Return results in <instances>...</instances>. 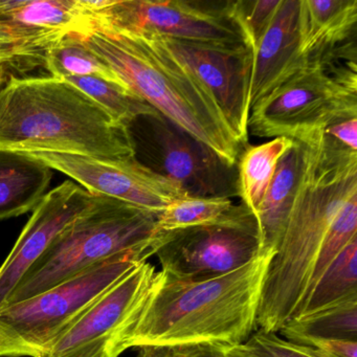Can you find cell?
<instances>
[{
	"instance_id": "6da1fadb",
	"label": "cell",
	"mask_w": 357,
	"mask_h": 357,
	"mask_svg": "<svg viewBox=\"0 0 357 357\" xmlns=\"http://www.w3.org/2000/svg\"><path fill=\"white\" fill-rule=\"evenodd\" d=\"M303 164L294 204L259 301L257 330L278 333L306 298L324 238L357 193V152L313 130L296 139Z\"/></svg>"
},
{
	"instance_id": "7a4b0ae2",
	"label": "cell",
	"mask_w": 357,
	"mask_h": 357,
	"mask_svg": "<svg viewBox=\"0 0 357 357\" xmlns=\"http://www.w3.org/2000/svg\"><path fill=\"white\" fill-rule=\"evenodd\" d=\"M275 252L206 281H181L156 273L139 308L114 344V357L142 346H238L257 331L263 282Z\"/></svg>"
},
{
	"instance_id": "3957f363",
	"label": "cell",
	"mask_w": 357,
	"mask_h": 357,
	"mask_svg": "<svg viewBox=\"0 0 357 357\" xmlns=\"http://www.w3.org/2000/svg\"><path fill=\"white\" fill-rule=\"evenodd\" d=\"M0 150L135 156L129 127L63 79L10 77L0 89Z\"/></svg>"
},
{
	"instance_id": "277c9868",
	"label": "cell",
	"mask_w": 357,
	"mask_h": 357,
	"mask_svg": "<svg viewBox=\"0 0 357 357\" xmlns=\"http://www.w3.org/2000/svg\"><path fill=\"white\" fill-rule=\"evenodd\" d=\"M79 37L127 89L227 164L237 166L243 148L218 104L156 35L93 28Z\"/></svg>"
},
{
	"instance_id": "5b68a950",
	"label": "cell",
	"mask_w": 357,
	"mask_h": 357,
	"mask_svg": "<svg viewBox=\"0 0 357 357\" xmlns=\"http://www.w3.org/2000/svg\"><path fill=\"white\" fill-rule=\"evenodd\" d=\"M158 215L116 198L93 195L89 206L26 271L5 305L34 298L127 252L152 256Z\"/></svg>"
},
{
	"instance_id": "8992f818",
	"label": "cell",
	"mask_w": 357,
	"mask_h": 357,
	"mask_svg": "<svg viewBox=\"0 0 357 357\" xmlns=\"http://www.w3.org/2000/svg\"><path fill=\"white\" fill-rule=\"evenodd\" d=\"M357 118L356 45L308 60L250 109L248 132L296 141L331 123Z\"/></svg>"
},
{
	"instance_id": "52a82bcc",
	"label": "cell",
	"mask_w": 357,
	"mask_h": 357,
	"mask_svg": "<svg viewBox=\"0 0 357 357\" xmlns=\"http://www.w3.org/2000/svg\"><path fill=\"white\" fill-rule=\"evenodd\" d=\"M150 256L121 255L34 298L0 307V357H43L96 301Z\"/></svg>"
},
{
	"instance_id": "ba28073f",
	"label": "cell",
	"mask_w": 357,
	"mask_h": 357,
	"mask_svg": "<svg viewBox=\"0 0 357 357\" xmlns=\"http://www.w3.org/2000/svg\"><path fill=\"white\" fill-rule=\"evenodd\" d=\"M82 5L89 12L93 28L153 33L233 51L250 49L231 15V0H82Z\"/></svg>"
},
{
	"instance_id": "9c48e42d",
	"label": "cell",
	"mask_w": 357,
	"mask_h": 357,
	"mask_svg": "<svg viewBox=\"0 0 357 357\" xmlns=\"http://www.w3.org/2000/svg\"><path fill=\"white\" fill-rule=\"evenodd\" d=\"M137 120L144 125V166L176 183L188 197L238 196L237 166L227 164L160 112Z\"/></svg>"
},
{
	"instance_id": "30bf717a",
	"label": "cell",
	"mask_w": 357,
	"mask_h": 357,
	"mask_svg": "<svg viewBox=\"0 0 357 357\" xmlns=\"http://www.w3.org/2000/svg\"><path fill=\"white\" fill-rule=\"evenodd\" d=\"M152 255L162 273L181 281H206L241 268L260 255L258 229L202 225L158 231Z\"/></svg>"
},
{
	"instance_id": "8fae6325",
	"label": "cell",
	"mask_w": 357,
	"mask_h": 357,
	"mask_svg": "<svg viewBox=\"0 0 357 357\" xmlns=\"http://www.w3.org/2000/svg\"><path fill=\"white\" fill-rule=\"evenodd\" d=\"M24 154L68 175L93 195L116 198L156 214L188 197L176 183L144 166L135 156L103 160L53 152Z\"/></svg>"
},
{
	"instance_id": "7c38bea8",
	"label": "cell",
	"mask_w": 357,
	"mask_h": 357,
	"mask_svg": "<svg viewBox=\"0 0 357 357\" xmlns=\"http://www.w3.org/2000/svg\"><path fill=\"white\" fill-rule=\"evenodd\" d=\"M155 267H133L87 309L43 357H114L116 338L151 288Z\"/></svg>"
},
{
	"instance_id": "4fadbf2b",
	"label": "cell",
	"mask_w": 357,
	"mask_h": 357,
	"mask_svg": "<svg viewBox=\"0 0 357 357\" xmlns=\"http://www.w3.org/2000/svg\"><path fill=\"white\" fill-rule=\"evenodd\" d=\"M156 36L210 91L244 149L248 146L250 81L254 66L252 50L233 51Z\"/></svg>"
},
{
	"instance_id": "5bb4252c",
	"label": "cell",
	"mask_w": 357,
	"mask_h": 357,
	"mask_svg": "<svg viewBox=\"0 0 357 357\" xmlns=\"http://www.w3.org/2000/svg\"><path fill=\"white\" fill-rule=\"evenodd\" d=\"M91 199L93 194L70 181L45 194L0 266V307L54 239L89 206Z\"/></svg>"
},
{
	"instance_id": "9a60e30c",
	"label": "cell",
	"mask_w": 357,
	"mask_h": 357,
	"mask_svg": "<svg viewBox=\"0 0 357 357\" xmlns=\"http://www.w3.org/2000/svg\"><path fill=\"white\" fill-rule=\"evenodd\" d=\"M301 0H282L254 53L250 109L275 87L306 64L300 50Z\"/></svg>"
},
{
	"instance_id": "2e32d148",
	"label": "cell",
	"mask_w": 357,
	"mask_h": 357,
	"mask_svg": "<svg viewBox=\"0 0 357 357\" xmlns=\"http://www.w3.org/2000/svg\"><path fill=\"white\" fill-rule=\"evenodd\" d=\"M357 0H301L300 50L306 61L355 40Z\"/></svg>"
},
{
	"instance_id": "e0dca14e",
	"label": "cell",
	"mask_w": 357,
	"mask_h": 357,
	"mask_svg": "<svg viewBox=\"0 0 357 357\" xmlns=\"http://www.w3.org/2000/svg\"><path fill=\"white\" fill-rule=\"evenodd\" d=\"M53 178L47 165L20 152L0 150V220L34 211Z\"/></svg>"
},
{
	"instance_id": "ac0fdd59",
	"label": "cell",
	"mask_w": 357,
	"mask_h": 357,
	"mask_svg": "<svg viewBox=\"0 0 357 357\" xmlns=\"http://www.w3.org/2000/svg\"><path fill=\"white\" fill-rule=\"evenodd\" d=\"M303 148L294 141L277 165L273 181L257 216L260 254L275 252L287 225L300 181Z\"/></svg>"
},
{
	"instance_id": "d6986e66",
	"label": "cell",
	"mask_w": 357,
	"mask_h": 357,
	"mask_svg": "<svg viewBox=\"0 0 357 357\" xmlns=\"http://www.w3.org/2000/svg\"><path fill=\"white\" fill-rule=\"evenodd\" d=\"M202 225H231L258 229L254 215L231 198L185 197L169 204L158 218V231H173Z\"/></svg>"
},
{
	"instance_id": "ffe728a7",
	"label": "cell",
	"mask_w": 357,
	"mask_h": 357,
	"mask_svg": "<svg viewBox=\"0 0 357 357\" xmlns=\"http://www.w3.org/2000/svg\"><path fill=\"white\" fill-rule=\"evenodd\" d=\"M294 145V141L287 137H275L262 145H248L242 150L237 162L238 197L255 218L273 181L280 158Z\"/></svg>"
},
{
	"instance_id": "44dd1931",
	"label": "cell",
	"mask_w": 357,
	"mask_h": 357,
	"mask_svg": "<svg viewBox=\"0 0 357 357\" xmlns=\"http://www.w3.org/2000/svg\"><path fill=\"white\" fill-rule=\"evenodd\" d=\"M279 332L290 342L301 338L357 342V298H349L312 314L294 317Z\"/></svg>"
},
{
	"instance_id": "7402d4cb",
	"label": "cell",
	"mask_w": 357,
	"mask_h": 357,
	"mask_svg": "<svg viewBox=\"0 0 357 357\" xmlns=\"http://www.w3.org/2000/svg\"><path fill=\"white\" fill-rule=\"evenodd\" d=\"M353 298H357V238L330 265L294 317L312 314Z\"/></svg>"
},
{
	"instance_id": "603a6c76",
	"label": "cell",
	"mask_w": 357,
	"mask_h": 357,
	"mask_svg": "<svg viewBox=\"0 0 357 357\" xmlns=\"http://www.w3.org/2000/svg\"><path fill=\"white\" fill-rule=\"evenodd\" d=\"M45 66L56 78L97 77L125 86L76 34L66 35L45 53Z\"/></svg>"
},
{
	"instance_id": "cb8c5ba5",
	"label": "cell",
	"mask_w": 357,
	"mask_h": 357,
	"mask_svg": "<svg viewBox=\"0 0 357 357\" xmlns=\"http://www.w3.org/2000/svg\"><path fill=\"white\" fill-rule=\"evenodd\" d=\"M63 80L80 89L125 126H130L139 116L158 112L123 85L97 77H68Z\"/></svg>"
},
{
	"instance_id": "d4e9b609",
	"label": "cell",
	"mask_w": 357,
	"mask_h": 357,
	"mask_svg": "<svg viewBox=\"0 0 357 357\" xmlns=\"http://www.w3.org/2000/svg\"><path fill=\"white\" fill-rule=\"evenodd\" d=\"M357 238V193L351 196L330 225L311 275L307 296L340 252ZM304 300V301H305ZM304 303V302H303ZM302 306V305H301ZM300 309V308H298Z\"/></svg>"
},
{
	"instance_id": "484cf974",
	"label": "cell",
	"mask_w": 357,
	"mask_h": 357,
	"mask_svg": "<svg viewBox=\"0 0 357 357\" xmlns=\"http://www.w3.org/2000/svg\"><path fill=\"white\" fill-rule=\"evenodd\" d=\"M282 0H239L231 1V15L239 24L248 47L255 53L264 36Z\"/></svg>"
},
{
	"instance_id": "4316f807",
	"label": "cell",
	"mask_w": 357,
	"mask_h": 357,
	"mask_svg": "<svg viewBox=\"0 0 357 357\" xmlns=\"http://www.w3.org/2000/svg\"><path fill=\"white\" fill-rule=\"evenodd\" d=\"M250 357H334L308 346L282 340L277 333L257 330L240 344Z\"/></svg>"
},
{
	"instance_id": "83f0119b",
	"label": "cell",
	"mask_w": 357,
	"mask_h": 357,
	"mask_svg": "<svg viewBox=\"0 0 357 357\" xmlns=\"http://www.w3.org/2000/svg\"><path fill=\"white\" fill-rule=\"evenodd\" d=\"M179 357H250L240 344H198L178 347Z\"/></svg>"
},
{
	"instance_id": "f1b7e54d",
	"label": "cell",
	"mask_w": 357,
	"mask_h": 357,
	"mask_svg": "<svg viewBox=\"0 0 357 357\" xmlns=\"http://www.w3.org/2000/svg\"><path fill=\"white\" fill-rule=\"evenodd\" d=\"M294 342L317 349L334 357H357V342L354 340L301 338Z\"/></svg>"
},
{
	"instance_id": "f546056e",
	"label": "cell",
	"mask_w": 357,
	"mask_h": 357,
	"mask_svg": "<svg viewBox=\"0 0 357 357\" xmlns=\"http://www.w3.org/2000/svg\"><path fill=\"white\" fill-rule=\"evenodd\" d=\"M321 130L336 143L357 152V118L331 123Z\"/></svg>"
},
{
	"instance_id": "4dcf8cb0",
	"label": "cell",
	"mask_w": 357,
	"mask_h": 357,
	"mask_svg": "<svg viewBox=\"0 0 357 357\" xmlns=\"http://www.w3.org/2000/svg\"><path fill=\"white\" fill-rule=\"evenodd\" d=\"M0 64H3L8 68L12 66L16 70L36 66L34 62L31 61L26 55L13 47H8L1 40H0Z\"/></svg>"
},
{
	"instance_id": "1f68e13d",
	"label": "cell",
	"mask_w": 357,
	"mask_h": 357,
	"mask_svg": "<svg viewBox=\"0 0 357 357\" xmlns=\"http://www.w3.org/2000/svg\"><path fill=\"white\" fill-rule=\"evenodd\" d=\"M137 357H179L178 347H139Z\"/></svg>"
},
{
	"instance_id": "d6a6232c",
	"label": "cell",
	"mask_w": 357,
	"mask_h": 357,
	"mask_svg": "<svg viewBox=\"0 0 357 357\" xmlns=\"http://www.w3.org/2000/svg\"><path fill=\"white\" fill-rule=\"evenodd\" d=\"M9 68L8 66H3V64H0V89L3 86L6 82H7L8 79H9Z\"/></svg>"
}]
</instances>
